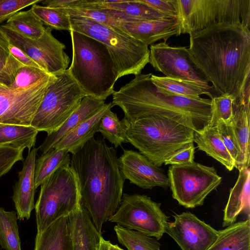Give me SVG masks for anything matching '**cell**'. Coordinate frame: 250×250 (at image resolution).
<instances>
[{
	"label": "cell",
	"instance_id": "6da1fadb",
	"mask_svg": "<svg viewBox=\"0 0 250 250\" xmlns=\"http://www.w3.org/2000/svg\"><path fill=\"white\" fill-rule=\"evenodd\" d=\"M191 59L219 93L250 103V32L222 24L189 35Z\"/></svg>",
	"mask_w": 250,
	"mask_h": 250
},
{
	"label": "cell",
	"instance_id": "7a4b0ae2",
	"mask_svg": "<svg viewBox=\"0 0 250 250\" xmlns=\"http://www.w3.org/2000/svg\"><path fill=\"white\" fill-rule=\"evenodd\" d=\"M116 152L103 138H92L72 154L70 167L77 177L82 202L97 230L113 216L122 201L125 180Z\"/></svg>",
	"mask_w": 250,
	"mask_h": 250
},
{
	"label": "cell",
	"instance_id": "3957f363",
	"mask_svg": "<svg viewBox=\"0 0 250 250\" xmlns=\"http://www.w3.org/2000/svg\"><path fill=\"white\" fill-rule=\"evenodd\" d=\"M152 73L140 74L112 94L115 105L124 113L126 125L146 116H164L201 132L209 126L211 99L170 95L152 83Z\"/></svg>",
	"mask_w": 250,
	"mask_h": 250
},
{
	"label": "cell",
	"instance_id": "277c9868",
	"mask_svg": "<svg viewBox=\"0 0 250 250\" xmlns=\"http://www.w3.org/2000/svg\"><path fill=\"white\" fill-rule=\"evenodd\" d=\"M72 60L67 69L86 96L104 101L114 92L118 73L105 45L71 29Z\"/></svg>",
	"mask_w": 250,
	"mask_h": 250
},
{
	"label": "cell",
	"instance_id": "5b68a950",
	"mask_svg": "<svg viewBox=\"0 0 250 250\" xmlns=\"http://www.w3.org/2000/svg\"><path fill=\"white\" fill-rule=\"evenodd\" d=\"M126 125L128 142L158 167L194 143L192 129L164 116H144Z\"/></svg>",
	"mask_w": 250,
	"mask_h": 250
},
{
	"label": "cell",
	"instance_id": "8992f818",
	"mask_svg": "<svg viewBox=\"0 0 250 250\" xmlns=\"http://www.w3.org/2000/svg\"><path fill=\"white\" fill-rule=\"evenodd\" d=\"M69 16L72 29L94 38L108 48L118 79L127 75L140 74L149 62L148 46L140 41L88 18Z\"/></svg>",
	"mask_w": 250,
	"mask_h": 250
},
{
	"label": "cell",
	"instance_id": "52a82bcc",
	"mask_svg": "<svg viewBox=\"0 0 250 250\" xmlns=\"http://www.w3.org/2000/svg\"><path fill=\"white\" fill-rule=\"evenodd\" d=\"M178 35L222 24H240L250 30V0H177Z\"/></svg>",
	"mask_w": 250,
	"mask_h": 250
},
{
	"label": "cell",
	"instance_id": "ba28073f",
	"mask_svg": "<svg viewBox=\"0 0 250 250\" xmlns=\"http://www.w3.org/2000/svg\"><path fill=\"white\" fill-rule=\"evenodd\" d=\"M82 203L73 170L70 166L58 168L41 185L35 206L37 233L43 231L60 218L68 216Z\"/></svg>",
	"mask_w": 250,
	"mask_h": 250
},
{
	"label": "cell",
	"instance_id": "9c48e42d",
	"mask_svg": "<svg viewBox=\"0 0 250 250\" xmlns=\"http://www.w3.org/2000/svg\"><path fill=\"white\" fill-rule=\"evenodd\" d=\"M86 96L67 70L53 76L31 126L38 132L50 134L64 123Z\"/></svg>",
	"mask_w": 250,
	"mask_h": 250
},
{
	"label": "cell",
	"instance_id": "30bf717a",
	"mask_svg": "<svg viewBox=\"0 0 250 250\" xmlns=\"http://www.w3.org/2000/svg\"><path fill=\"white\" fill-rule=\"evenodd\" d=\"M168 178L172 197L186 208L202 205L206 198L222 182L213 167L193 162L171 165Z\"/></svg>",
	"mask_w": 250,
	"mask_h": 250
},
{
	"label": "cell",
	"instance_id": "8fae6325",
	"mask_svg": "<svg viewBox=\"0 0 250 250\" xmlns=\"http://www.w3.org/2000/svg\"><path fill=\"white\" fill-rule=\"evenodd\" d=\"M161 205L146 195L124 193L118 208L108 221L159 240L165 233L169 218Z\"/></svg>",
	"mask_w": 250,
	"mask_h": 250
},
{
	"label": "cell",
	"instance_id": "7c38bea8",
	"mask_svg": "<svg viewBox=\"0 0 250 250\" xmlns=\"http://www.w3.org/2000/svg\"><path fill=\"white\" fill-rule=\"evenodd\" d=\"M52 30L45 27L41 38L32 40L3 24L0 25V36L21 49L47 74L57 76L67 69L70 59L64 51L65 45L53 36Z\"/></svg>",
	"mask_w": 250,
	"mask_h": 250
},
{
	"label": "cell",
	"instance_id": "4fadbf2b",
	"mask_svg": "<svg viewBox=\"0 0 250 250\" xmlns=\"http://www.w3.org/2000/svg\"><path fill=\"white\" fill-rule=\"evenodd\" d=\"M53 76L48 75L21 89L13 88L0 82V124L31 126Z\"/></svg>",
	"mask_w": 250,
	"mask_h": 250
},
{
	"label": "cell",
	"instance_id": "5bb4252c",
	"mask_svg": "<svg viewBox=\"0 0 250 250\" xmlns=\"http://www.w3.org/2000/svg\"><path fill=\"white\" fill-rule=\"evenodd\" d=\"M149 62L166 77L208 85V81L191 58L186 47L169 46L166 41L151 45Z\"/></svg>",
	"mask_w": 250,
	"mask_h": 250
},
{
	"label": "cell",
	"instance_id": "9a60e30c",
	"mask_svg": "<svg viewBox=\"0 0 250 250\" xmlns=\"http://www.w3.org/2000/svg\"><path fill=\"white\" fill-rule=\"evenodd\" d=\"M168 222L165 233L177 243L181 250H207L216 240L219 231L190 212L175 214Z\"/></svg>",
	"mask_w": 250,
	"mask_h": 250
},
{
	"label": "cell",
	"instance_id": "2e32d148",
	"mask_svg": "<svg viewBox=\"0 0 250 250\" xmlns=\"http://www.w3.org/2000/svg\"><path fill=\"white\" fill-rule=\"evenodd\" d=\"M123 150L117 161L125 180H128L130 183L144 189L169 187L168 178L160 167L140 152L125 149Z\"/></svg>",
	"mask_w": 250,
	"mask_h": 250
},
{
	"label": "cell",
	"instance_id": "e0dca14e",
	"mask_svg": "<svg viewBox=\"0 0 250 250\" xmlns=\"http://www.w3.org/2000/svg\"><path fill=\"white\" fill-rule=\"evenodd\" d=\"M38 148L29 151L23 162L22 168L19 172V180L13 188L12 197L14 203L18 219H29L35 208L34 171Z\"/></svg>",
	"mask_w": 250,
	"mask_h": 250
},
{
	"label": "cell",
	"instance_id": "ac0fdd59",
	"mask_svg": "<svg viewBox=\"0 0 250 250\" xmlns=\"http://www.w3.org/2000/svg\"><path fill=\"white\" fill-rule=\"evenodd\" d=\"M179 23L176 18L155 21L125 22L122 30L145 44H151L164 40L166 41L174 35H178Z\"/></svg>",
	"mask_w": 250,
	"mask_h": 250
},
{
	"label": "cell",
	"instance_id": "d6986e66",
	"mask_svg": "<svg viewBox=\"0 0 250 250\" xmlns=\"http://www.w3.org/2000/svg\"><path fill=\"white\" fill-rule=\"evenodd\" d=\"M68 217L73 250H100L103 237L83 203Z\"/></svg>",
	"mask_w": 250,
	"mask_h": 250
},
{
	"label": "cell",
	"instance_id": "ffe728a7",
	"mask_svg": "<svg viewBox=\"0 0 250 250\" xmlns=\"http://www.w3.org/2000/svg\"><path fill=\"white\" fill-rule=\"evenodd\" d=\"M104 101L86 96L79 106L55 131L47 135L44 141L38 147L44 154L52 149L54 146L68 133L83 121L97 113L104 105Z\"/></svg>",
	"mask_w": 250,
	"mask_h": 250
},
{
	"label": "cell",
	"instance_id": "44dd1931",
	"mask_svg": "<svg viewBox=\"0 0 250 250\" xmlns=\"http://www.w3.org/2000/svg\"><path fill=\"white\" fill-rule=\"evenodd\" d=\"M239 176L234 187L230 190L228 201L224 209L223 227L234 223L240 213L250 218V171L249 167L239 170Z\"/></svg>",
	"mask_w": 250,
	"mask_h": 250
},
{
	"label": "cell",
	"instance_id": "7402d4cb",
	"mask_svg": "<svg viewBox=\"0 0 250 250\" xmlns=\"http://www.w3.org/2000/svg\"><path fill=\"white\" fill-rule=\"evenodd\" d=\"M114 106L115 104L112 102L105 104L94 116L82 122L65 135L53 148L65 149L72 154L76 153L94 138V134L97 132L101 117L107 110Z\"/></svg>",
	"mask_w": 250,
	"mask_h": 250
},
{
	"label": "cell",
	"instance_id": "603a6c76",
	"mask_svg": "<svg viewBox=\"0 0 250 250\" xmlns=\"http://www.w3.org/2000/svg\"><path fill=\"white\" fill-rule=\"evenodd\" d=\"M90 7H104L120 11L140 21L172 18L154 9L139 0H86L79 8Z\"/></svg>",
	"mask_w": 250,
	"mask_h": 250
},
{
	"label": "cell",
	"instance_id": "cb8c5ba5",
	"mask_svg": "<svg viewBox=\"0 0 250 250\" xmlns=\"http://www.w3.org/2000/svg\"><path fill=\"white\" fill-rule=\"evenodd\" d=\"M34 250H73L68 216L60 218L37 233Z\"/></svg>",
	"mask_w": 250,
	"mask_h": 250
},
{
	"label": "cell",
	"instance_id": "d4e9b609",
	"mask_svg": "<svg viewBox=\"0 0 250 250\" xmlns=\"http://www.w3.org/2000/svg\"><path fill=\"white\" fill-rule=\"evenodd\" d=\"M250 104L234 103L232 124L240 154L234 167L238 170L250 167Z\"/></svg>",
	"mask_w": 250,
	"mask_h": 250
},
{
	"label": "cell",
	"instance_id": "484cf974",
	"mask_svg": "<svg viewBox=\"0 0 250 250\" xmlns=\"http://www.w3.org/2000/svg\"><path fill=\"white\" fill-rule=\"evenodd\" d=\"M193 142L198 149L215 159L231 171L234 161L225 147L217 126L208 127L202 131L194 132Z\"/></svg>",
	"mask_w": 250,
	"mask_h": 250
},
{
	"label": "cell",
	"instance_id": "4316f807",
	"mask_svg": "<svg viewBox=\"0 0 250 250\" xmlns=\"http://www.w3.org/2000/svg\"><path fill=\"white\" fill-rule=\"evenodd\" d=\"M207 250H250V219L219 230L218 237Z\"/></svg>",
	"mask_w": 250,
	"mask_h": 250
},
{
	"label": "cell",
	"instance_id": "83f0119b",
	"mask_svg": "<svg viewBox=\"0 0 250 250\" xmlns=\"http://www.w3.org/2000/svg\"><path fill=\"white\" fill-rule=\"evenodd\" d=\"M150 79L157 88L165 93L191 98H199L201 95L205 94L212 98L209 92L212 87L209 85L153 74Z\"/></svg>",
	"mask_w": 250,
	"mask_h": 250
},
{
	"label": "cell",
	"instance_id": "f1b7e54d",
	"mask_svg": "<svg viewBox=\"0 0 250 250\" xmlns=\"http://www.w3.org/2000/svg\"><path fill=\"white\" fill-rule=\"evenodd\" d=\"M63 10L69 15L88 18L101 24L122 31V26L124 22L140 21L123 12L107 8L90 7Z\"/></svg>",
	"mask_w": 250,
	"mask_h": 250
},
{
	"label": "cell",
	"instance_id": "f546056e",
	"mask_svg": "<svg viewBox=\"0 0 250 250\" xmlns=\"http://www.w3.org/2000/svg\"><path fill=\"white\" fill-rule=\"evenodd\" d=\"M70 161L69 153L65 149L53 148L42 154L35 162V188L41 186L58 168L70 166Z\"/></svg>",
	"mask_w": 250,
	"mask_h": 250
},
{
	"label": "cell",
	"instance_id": "4dcf8cb0",
	"mask_svg": "<svg viewBox=\"0 0 250 250\" xmlns=\"http://www.w3.org/2000/svg\"><path fill=\"white\" fill-rule=\"evenodd\" d=\"M5 24L16 32L32 40L41 38L45 29L44 24L31 9L17 12Z\"/></svg>",
	"mask_w": 250,
	"mask_h": 250
},
{
	"label": "cell",
	"instance_id": "1f68e13d",
	"mask_svg": "<svg viewBox=\"0 0 250 250\" xmlns=\"http://www.w3.org/2000/svg\"><path fill=\"white\" fill-rule=\"evenodd\" d=\"M38 133L31 126L3 125H0V145H11L30 151L35 145Z\"/></svg>",
	"mask_w": 250,
	"mask_h": 250
},
{
	"label": "cell",
	"instance_id": "d6a6232c",
	"mask_svg": "<svg viewBox=\"0 0 250 250\" xmlns=\"http://www.w3.org/2000/svg\"><path fill=\"white\" fill-rule=\"evenodd\" d=\"M17 219L16 211L0 207V246L5 250H21Z\"/></svg>",
	"mask_w": 250,
	"mask_h": 250
},
{
	"label": "cell",
	"instance_id": "836d02e7",
	"mask_svg": "<svg viewBox=\"0 0 250 250\" xmlns=\"http://www.w3.org/2000/svg\"><path fill=\"white\" fill-rule=\"evenodd\" d=\"M97 132H100L103 138L106 139L115 147L128 142L126 124L123 119L120 120L111 109L107 110L101 117Z\"/></svg>",
	"mask_w": 250,
	"mask_h": 250
},
{
	"label": "cell",
	"instance_id": "e575fe53",
	"mask_svg": "<svg viewBox=\"0 0 250 250\" xmlns=\"http://www.w3.org/2000/svg\"><path fill=\"white\" fill-rule=\"evenodd\" d=\"M114 229L119 242L128 250H161V244L152 237L117 225Z\"/></svg>",
	"mask_w": 250,
	"mask_h": 250
},
{
	"label": "cell",
	"instance_id": "d590c367",
	"mask_svg": "<svg viewBox=\"0 0 250 250\" xmlns=\"http://www.w3.org/2000/svg\"><path fill=\"white\" fill-rule=\"evenodd\" d=\"M44 25L52 29L71 31L69 16L62 9L41 6L37 4L31 8Z\"/></svg>",
	"mask_w": 250,
	"mask_h": 250
},
{
	"label": "cell",
	"instance_id": "8d00e7d4",
	"mask_svg": "<svg viewBox=\"0 0 250 250\" xmlns=\"http://www.w3.org/2000/svg\"><path fill=\"white\" fill-rule=\"evenodd\" d=\"M211 99V118L208 127L216 126L219 121L227 124L232 122L233 118V105L234 97L227 94L212 97Z\"/></svg>",
	"mask_w": 250,
	"mask_h": 250
},
{
	"label": "cell",
	"instance_id": "74e56055",
	"mask_svg": "<svg viewBox=\"0 0 250 250\" xmlns=\"http://www.w3.org/2000/svg\"><path fill=\"white\" fill-rule=\"evenodd\" d=\"M49 75L43 70L22 64L17 70L12 83L8 86L15 88H24Z\"/></svg>",
	"mask_w": 250,
	"mask_h": 250
},
{
	"label": "cell",
	"instance_id": "f35d334b",
	"mask_svg": "<svg viewBox=\"0 0 250 250\" xmlns=\"http://www.w3.org/2000/svg\"><path fill=\"white\" fill-rule=\"evenodd\" d=\"M24 149L11 145H0V177L7 173L16 163L23 160Z\"/></svg>",
	"mask_w": 250,
	"mask_h": 250
},
{
	"label": "cell",
	"instance_id": "ab89813d",
	"mask_svg": "<svg viewBox=\"0 0 250 250\" xmlns=\"http://www.w3.org/2000/svg\"><path fill=\"white\" fill-rule=\"evenodd\" d=\"M216 126H217L225 147L235 163L240 156V149L235 135L232 122L227 124L221 120L217 122Z\"/></svg>",
	"mask_w": 250,
	"mask_h": 250
},
{
	"label": "cell",
	"instance_id": "60d3db41",
	"mask_svg": "<svg viewBox=\"0 0 250 250\" xmlns=\"http://www.w3.org/2000/svg\"><path fill=\"white\" fill-rule=\"evenodd\" d=\"M42 0H0V24L21 10Z\"/></svg>",
	"mask_w": 250,
	"mask_h": 250
},
{
	"label": "cell",
	"instance_id": "b9f144b4",
	"mask_svg": "<svg viewBox=\"0 0 250 250\" xmlns=\"http://www.w3.org/2000/svg\"><path fill=\"white\" fill-rule=\"evenodd\" d=\"M154 9L169 17L178 18L177 0H139Z\"/></svg>",
	"mask_w": 250,
	"mask_h": 250
},
{
	"label": "cell",
	"instance_id": "7bdbcfd3",
	"mask_svg": "<svg viewBox=\"0 0 250 250\" xmlns=\"http://www.w3.org/2000/svg\"><path fill=\"white\" fill-rule=\"evenodd\" d=\"M195 147L194 144L177 152L165 162V165H179L191 164L194 162Z\"/></svg>",
	"mask_w": 250,
	"mask_h": 250
},
{
	"label": "cell",
	"instance_id": "ee69618b",
	"mask_svg": "<svg viewBox=\"0 0 250 250\" xmlns=\"http://www.w3.org/2000/svg\"><path fill=\"white\" fill-rule=\"evenodd\" d=\"M8 44L10 53L21 63L41 69L40 66L21 49L12 43L8 42Z\"/></svg>",
	"mask_w": 250,
	"mask_h": 250
},
{
	"label": "cell",
	"instance_id": "f6af8a7d",
	"mask_svg": "<svg viewBox=\"0 0 250 250\" xmlns=\"http://www.w3.org/2000/svg\"><path fill=\"white\" fill-rule=\"evenodd\" d=\"M83 0H46L42 1L45 6L58 9H72L80 5Z\"/></svg>",
	"mask_w": 250,
	"mask_h": 250
},
{
	"label": "cell",
	"instance_id": "bcb514c9",
	"mask_svg": "<svg viewBox=\"0 0 250 250\" xmlns=\"http://www.w3.org/2000/svg\"><path fill=\"white\" fill-rule=\"evenodd\" d=\"M10 55L8 42L0 36V79Z\"/></svg>",
	"mask_w": 250,
	"mask_h": 250
},
{
	"label": "cell",
	"instance_id": "7dc6e473",
	"mask_svg": "<svg viewBox=\"0 0 250 250\" xmlns=\"http://www.w3.org/2000/svg\"><path fill=\"white\" fill-rule=\"evenodd\" d=\"M100 250H108V241L105 240L103 237L101 240Z\"/></svg>",
	"mask_w": 250,
	"mask_h": 250
},
{
	"label": "cell",
	"instance_id": "c3c4849f",
	"mask_svg": "<svg viewBox=\"0 0 250 250\" xmlns=\"http://www.w3.org/2000/svg\"><path fill=\"white\" fill-rule=\"evenodd\" d=\"M108 250H124L118 246V245H114L108 241Z\"/></svg>",
	"mask_w": 250,
	"mask_h": 250
},
{
	"label": "cell",
	"instance_id": "681fc988",
	"mask_svg": "<svg viewBox=\"0 0 250 250\" xmlns=\"http://www.w3.org/2000/svg\"><path fill=\"white\" fill-rule=\"evenodd\" d=\"M3 125V124H0V125Z\"/></svg>",
	"mask_w": 250,
	"mask_h": 250
}]
</instances>
